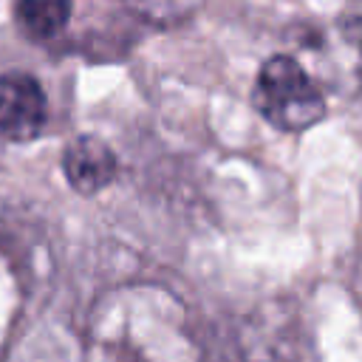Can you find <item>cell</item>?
I'll return each instance as SVG.
<instances>
[{
	"label": "cell",
	"instance_id": "obj_5",
	"mask_svg": "<svg viewBox=\"0 0 362 362\" xmlns=\"http://www.w3.org/2000/svg\"><path fill=\"white\" fill-rule=\"evenodd\" d=\"M127 8H133L136 14L153 20V23H175L181 17H187L201 0H119Z\"/></svg>",
	"mask_w": 362,
	"mask_h": 362
},
{
	"label": "cell",
	"instance_id": "obj_3",
	"mask_svg": "<svg viewBox=\"0 0 362 362\" xmlns=\"http://www.w3.org/2000/svg\"><path fill=\"white\" fill-rule=\"evenodd\" d=\"M62 173L68 184L79 195H93L105 189L116 175V156L113 150L90 133L71 139L62 150Z\"/></svg>",
	"mask_w": 362,
	"mask_h": 362
},
{
	"label": "cell",
	"instance_id": "obj_4",
	"mask_svg": "<svg viewBox=\"0 0 362 362\" xmlns=\"http://www.w3.org/2000/svg\"><path fill=\"white\" fill-rule=\"evenodd\" d=\"M20 31L31 40H54L71 17V0H11Z\"/></svg>",
	"mask_w": 362,
	"mask_h": 362
},
{
	"label": "cell",
	"instance_id": "obj_6",
	"mask_svg": "<svg viewBox=\"0 0 362 362\" xmlns=\"http://www.w3.org/2000/svg\"><path fill=\"white\" fill-rule=\"evenodd\" d=\"M339 31H342V37H345L351 45H356V48L362 51V0L351 3V6L339 14Z\"/></svg>",
	"mask_w": 362,
	"mask_h": 362
},
{
	"label": "cell",
	"instance_id": "obj_2",
	"mask_svg": "<svg viewBox=\"0 0 362 362\" xmlns=\"http://www.w3.org/2000/svg\"><path fill=\"white\" fill-rule=\"evenodd\" d=\"M48 119L45 90L25 71L0 74V136L8 141H31Z\"/></svg>",
	"mask_w": 362,
	"mask_h": 362
},
{
	"label": "cell",
	"instance_id": "obj_1",
	"mask_svg": "<svg viewBox=\"0 0 362 362\" xmlns=\"http://www.w3.org/2000/svg\"><path fill=\"white\" fill-rule=\"evenodd\" d=\"M252 102L257 113L277 130L297 133L314 127L325 116V99L303 65L291 57H272L260 65Z\"/></svg>",
	"mask_w": 362,
	"mask_h": 362
}]
</instances>
